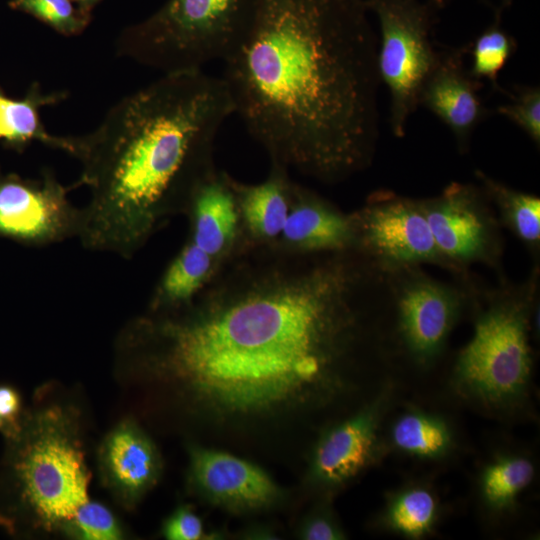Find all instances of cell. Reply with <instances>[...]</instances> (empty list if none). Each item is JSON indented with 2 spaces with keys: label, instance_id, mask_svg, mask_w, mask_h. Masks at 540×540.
I'll use <instances>...</instances> for the list:
<instances>
[{
  "label": "cell",
  "instance_id": "34",
  "mask_svg": "<svg viewBox=\"0 0 540 540\" xmlns=\"http://www.w3.org/2000/svg\"><path fill=\"white\" fill-rule=\"evenodd\" d=\"M431 1H433L441 9L440 4H439V0H431Z\"/></svg>",
  "mask_w": 540,
  "mask_h": 540
},
{
  "label": "cell",
  "instance_id": "31",
  "mask_svg": "<svg viewBox=\"0 0 540 540\" xmlns=\"http://www.w3.org/2000/svg\"><path fill=\"white\" fill-rule=\"evenodd\" d=\"M301 537L307 540H339L345 534L327 512H319L310 516L302 525Z\"/></svg>",
  "mask_w": 540,
  "mask_h": 540
},
{
  "label": "cell",
  "instance_id": "22",
  "mask_svg": "<svg viewBox=\"0 0 540 540\" xmlns=\"http://www.w3.org/2000/svg\"><path fill=\"white\" fill-rule=\"evenodd\" d=\"M390 439L398 450L422 459H438L453 448V434L439 416L411 410L395 419Z\"/></svg>",
  "mask_w": 540,
  "mask_h": 540
},
{
  "label": "cell",
  "instance_id": "28",
  "mask_svg": "<svg viewBox=\"0 0 540 540\" xmlns=\"http://www.w3.org/2000/svg\"><path fill=\"white\" fill-rule=\"evenodd\" d=\"M65 527L77 538L85 540H117L122 537L113 513L98 502L83 504Z\"/></svg>",
  "mask_w": 540,
  "mask_h": 540
},
{
  "label": "cell",
  "instance_id": "12",
  "mask_svg": "<svg viewBox=\"0 0 540 540\" xmlns=\"http://www.w3.org/2000/svg\"><path fill=\"white\" fill-rule=\"evenodd\" d=\"M383 389L357 413L329 428L319 439L310 479L320 488L336 489L375 464L382 455L381 423L391 400Z\"/></svg>",
  "mask_w": 540,
  "mask_h": 540
},
{
  "label": "cell",
  "instance_id": "13",
  "mask_svg": "<svg viewBox=\"0 0 540 540\" xmlns=\"http://www.w3.org/2000/svg\"><path fill=\"white\" fill-rule=\"evenodd\" d=\"M466 54L468 44L440 49L438 61L419 95V105L450 129L462 154L468 151L475 129L491 114L479 95L483 82L466 68Z\"/></svg>",
  "mask_w": 540,
  "mask_h": 540
},
{
  "label": "cell",
  "instance_id": "33",
  "mask_svg": "<svg viewBox=\"0 0 540 540\" xmlns=\"http://www.w3.org/2000/svg\"><path fill=\"white\" fill-rule=\"evenodd\" d=\"M451 0H439L440 7L443 8L446 6Z\"/></svg>",
  "mask_w": 540,
  "mask_h": 540
},
{
  "label": "cell",
  "instance_id": "23",
  "mask_svg": "<svg viewBox=\"0 0 540 540\" xmlns=\"http://www.w3.org/2000/svg\"><path fill=\"white\" fill-rule=\"evenodd\" d=\"M513 0H500L494 7L492 22L468 44L472 64L470 74L477 80H487L494 90L503 91L498 76L517 48L515 38L502 26V16Z\"/></svg>",
  "mask_w": 540,
  "mask_h": 540
},
{
  "label": "cell",
  "instance_id": "20",
  "mask_svg": "<svg viewBox=\"0 0 540 540\" xmlns=\"http://www.w3.org/2000/svg\"><path fill=\"white\" fill-rule=\"evenodd\" d=\"M216 266L214 258L188 239L160 277L148 311L173 310L188 304L211 279Z\"/></svg>",
  "mask_w": 540,
  "mask_h": 540
},
{
  "label": "cell",
  "instance_id": "30",
  "mask_svg": "<svg viewBox=\"0 0 540 540\" xmlns=\"http://www.w3.org/2000/svg\"><path fill=\"white\" fill-rule=\"evenodd\" d=\"M22 417L19 392L7 384H0V432L11 436L19 427Z\"/></svg>",
  "mask_w": 540,
  "mask_h": 540
},
{
  "label": "cell",
  "instance_id": "26",
  "mask_svg": "<svg viewBox=\"0 0 540 540\" xmlns=\"http://www.w3.org/2000/svg\"><path fill=\"white\" fill-rule=\"evenodd\" d=\"M510 102L499 105L495 112L518 126L539 147L540 144V89L539 86L515 85Z\"/></svg>",
  "mask_w": 540,
  "mask_h": 540
},
{
  "label": "cell",
  "instance_id": "4",
  "mask_svg": "<svg viewBox=\"0 0 540 540\" xmlns=\"http://www.w3.org/2000/svg\"><path fill=\"white\" fill-rule=\"evenodd\" d=\"M0 469V522L14 530L21 519L64 527L89 501L90 474L76 428L60 408L22 414L6 437Z\"/></svg>",
  "mask_w": 540,
  "mask_h": 540
},
{
  "label": "cell",
  "instance_id": "18",
  "mask_svg": "<svg viewBox=\"0 0 540 540\" xmlns=\"http://www.w3.org/2000/svg\"><path fill=\"white\" fill-rule=\"evenodd\" d=\"M292 183L289 171L275 164L258 184L232 178L244 236L256 242L278 241L290 209Z\"/></svg>",
  "mask_w": 540,
  "mask_h": 540
},
{
  "label": "cell",
  "instance_id": "5",
  "mask_svg": "<svg viewBox=\"0 0 540 540\" xmlns=\"http://www.w3.org/2000/svg\"><path fill=\"white\" fill-rule=\"evenodd\" d=\"M539 268L520 284L480 292L473 286V335L459 352L452 373L456 391L493 409L518 403L532 372L531 321L538 296Z\"/></svg>",
  "mask_w": 540,
  "mask_h": 540
},
{
  "label": "cell",
  "instance_id": "9",
  "mask_svg": "<svg viewBox=\"0 0 540 540\" xmlns=\"http://www.w3.org/2000/svg\"><path fill=\"white\" fill-rule=\"evenodd\" d=\"M421 203L450 272L466 278L473 264L501 269V224L481 185L452 182Z\"/></svg>",
  "mask_w": 540,
  "mask_h": 540
},
{
  "label": "cell",
  "instance_id": "25",
  "mask_svg": "<svg viewBox=\"0 0 540 540\" xmlns=\"http://www.w3.org/2000/svg\"><path fill=\"white\" fill-rule=\"evenodd\" d=\"M534 475V464L525 456L509 454L497 457L481 474L482 499L494 511L506 510L530 485Z\"/></svg>",
  "mask_w": 540,
  "mask_h": 540
},
{
  "label": "cell",
  "instance_id": "6",
  "mask_svg": "<svg viewBox=\"0 0 540 540\" xmlns=\"http://www.w3.org/2000/svg\"><path fill=\"white\" fill-rule=\"evenodd\" d=\"M258 0H168L145 22L124 32L118 56L163 74L203 70L232 52Z\"/></svg>",
  "mask_w": 540,
  "mask_h": 540
},
{
  "label": "cell",
  "instance_id": "3",
  "mask_svg": "<svg viewBox=\"0 0 540 540\" xmlns=\"http://www.w3.org/2000/svg\"><path fill=\"white\" fill-rule=\"evenodd\" d=\"M232 115L221 76L166 73L76 136L81 173L73 185L90 193L81 245L131 259L169 219L185 215L196 187L216 170L215 140Z\"/></svg>",
  "mask_w": 540,
  "mask_h": 540
},
{
  "label": "cell",
  "instance_id": "27",
  "mask_svg": "<svg viewBox=\"0 0 540 540\" xmlns=\"http://www.w3.org/2000/svg\"><path fill=\"white\" fill-rule=\"evenodd\" d=\"M13 5L65 36L77 35L87 23L85 12L77 11L70 0H15Z\"/></svg>",
  "mask_w": 540,
  "mask_h": 540
},
{
  "label": "cell",
  "instance_id": "21",
  "mask_svg": "<svg viewBox=\"0 0 540 540\" xmlns=\"http://www.w3.org/2000/svg\"><path fill=\"white\" fill-rule=\"evenodd\" d=\"M475 177L496 208L501 227L508 229L536 258L540 250V199L513 189L481 170Z\"/></svg>",
  "mask_w": 540,
  "mask_h": 540
},
{
  "label": "cell",
  "instance_id": "29",
  "mask_svg": "<svg viewBox=\"0 0 540 540\" xmlns=\"http://www.w3.org/2000/svg\"><path fill=\"white\" fill-rule=\"evenodd\" d=\"M165 538L170 540H198L206 538L200 518L189 508H178L163 526Z\"/></svg>",
  "mask_w": 540,
  "mask_h": 540
},
{
  "label": "cell",
  "instance_id": "7",
  "mask_svg": "<svg viewBox=\"0 0 540 540\" xmlns=\"http://www.w3.org/2000/svg\"><path fill=\"white\" fill-rule=\"evenodd\" d=\"M365 1L379 23L378 73L390 95L391 130L400 138L439 58L432 34L440 8L431 0Z\"/></svg>",
  "mask_w": 540,
  "mask_h": 540
},
{
  "label": "cell",
  "instance_id": "16",
  "mask_svg": "<svg viewBox=\"0 0 540 540\" xmlns=\"http://www.w3.org/2000/svg\"><path fill=\"white\" fill-rule=\"evenodd\" d=\"M100 465L107 486L126 505L136 503L152 488L161 472L154 443L132 421L120 423L107 435Z\"/></svg>",
  "mask_w": 540,
  "mask_h": 540
},
{
  "label": "cell",
  "instance_id": "11",
  "mask_svg": "<svg viewBox=\"0 0 540 540\" xmlns=\"http://www.w3.org/2000/svg\"><path fill=\"white\" fill-rule=\"evenodd\" d=\"M49 170L38 179L0 176V238L28 247H44L77 238L81 208Z\"/></svg>",
  "mask_w": 540,
  "mask_h": 540
},
{
  "label": "cell",
  "instance_id": "2",
  "mask_svg": "<svg viewBox=\"0 0 540 540\" xmlns=\"http://www.w3.org/2000/svg\"><path fill=\"white\" fill-rule=\"evenodd\" d=\"M369 12L365 0H258L221 78L271 164L334 184L372 163L381 80Z\"/></svg>",
  "mask_w": 540,
  "mask_h": 540
},
{
  "label": "cell",
  "instance_id": "1",
  "mask_svg": "<svg viewBox=\"0 0 540 540\" xmlns=\"http://www.w3.org/2000/svg\"><path fill=\"white\" fill-rule=\"evenodd\" d=\"M383 287L358 250L243 236L192 301L131 323L123 349L217 420L318 408L348 382Z\"/></svg>",
  "mask_w": 540,
  "mask_h": 540
},
{
  "label": "cell",
  "instance_id": "15",
  "mask_svg": "<svg viewBox=\"0 0 540 540\" xmlns=\"http://www.w3.org/2000/svg\"><path fill=\"white\" fill-rule=\"evenodd\" d=\"M278 242L303 252L354 250L357 242L352 213L342 212L293 181L290 209Z\"/></svg>",
  "mask_w": 540,
  "mask_h": 540
},
{
  "label": "cell",
  "instance_id": "8",
  "mask_svg": "<svg viewBox=\"0 0 540 540\" xmlns=\"http://www.w3.org/2000/svg\"><path fill=\"white\" fill-rule=\"evenodd\" d=\"M401 349L418 366H431L442 354L464 309L470 305L469 278L456 285L435 279L421 266L384 272Z\"/></svg>",
  "mask_w": 540,
  "mask_h": 540
},
{
  "label": "cell",
  "instance_id": "14",
  "mask_svg": "<svg viewBox=\"0 0 540 540\" xmlns=\"http://www.w3.org/2000/svg\"><path fill=\"white\" fill-rule=\"evenodd\" d=\"M190 480L207 500L231 510L261 509L280 497L276 483L258 466L203 447L190 450Z\"/></svg>",
  "mask_w": 540,
  "mask_h": 540
},
{
  "label": "cell",
  "instance_id": "19",
  "mask_svg": "<svg viewBox=\"0 0 540 540\" xmlns=\"http://www.w3.org/2000/svg\"><path fill=\"white\" fill-rule=\"evenodd\" d=\"M67 98L65 91L44 92L38 83L31 85L22 99L8 97L0 87V142L22 151L32 142L74 156L76 136H57L45 128L40 110Z\"/></svg>",
  "mask_w": 540,
  "mask_h": 540
},
{
  "label": "cell",
  "instance_id": "10",
  "mask_svg": "<svg viewBox=\"0 0 540 540\" xmlns=\"http://www.w3.org/2000/svg\"><path fill=\"white\" fill-rule=\"evenodd\" d=\"M352 217L356 249L382 272L424 264L449 271L435 244L421 199L377 190Z\"/></svg>",
  "mask_w": 540,
  "mask_h": 540
},
{
  "label": "cell",
  "instance_id": "32",
  "mask_svg": "<svg viewBox=\"0 0 540 540\" xmlns=\"http://www.w3.org/2000/svg\"><path fill=\"white\" fill-rule=\"evenodd\" d=\"M79 2V6L82 11L86 12L85 10L90 8L92 5H94L99 0H77Z\"/></svg>",
  "mask_w": 540,
  "mask_h": 540
},
{
  "label": "cell",
  "instance_id": "24",
  "mask_svg": "<svg viewBox=\"0 0 540 540\" xmlns=\"http://www.w3.org/2000/svg\"><path fill=\"white\" fill-rule=\"evenodd\" d=\"M438 516V503L431 490L424 486H408L390 496L383 513V522L393 532L418 539L433 529Z\"/></svg>",
  "mask_w": 540,
  "mask_h": 540
},
{
  "label": "cell",
  "instance_id": "17",
  "mask_svg": "<svg viewBox=\"0 0 540 540\" xmlns=\"http://www.w3.org/2000/svg\"><path fill=\"white\" fill-rule=\"evenodd\" d=\"M189 240L216 262L228 256L243 232L232 177L215 170L194 190L186 214Z\"/></svg>",
  "mask_w": 540,
  "mask_h": 540
}]
</instances>
